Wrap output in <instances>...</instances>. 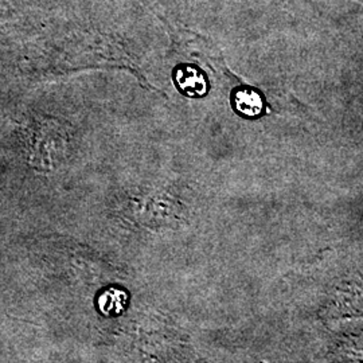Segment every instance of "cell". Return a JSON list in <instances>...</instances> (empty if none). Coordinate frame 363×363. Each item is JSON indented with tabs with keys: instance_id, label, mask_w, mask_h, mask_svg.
I'll return each instance as SVG.
<instances>
[{
	"instance_id": "cell-1",
	"label": "cell",
	"mask_w": 363,
	"mask_h": 363,
	"mask_svg": "<svg viewBox=\"0 0 363 363\" xmlns=\"http://www.w3.org/2000/svg\"><path fill=\"white\" fill-rule=\"evenodd\" d=\"M127 295L118 289H108L100 296L99 306L105 315H117L124 308Z\"/></svg>"
},
{
	"instance_id": "cell-2",
	"label": "cell",
	"mask_w": 363,
	"mask_h": 363,
	"mask_svg": "<svg viewBox=\"0 0 363 363\" xmlns=\"http://www.w3.org/2000/svg\"><path fill=\"white\" fill-rule=\"evenodd\" d=\"M237 109H240V112L249 116L259 115L262 109V103L259 94L252 91H240L237 94Z\"/></svg>"
}]
</instances>
